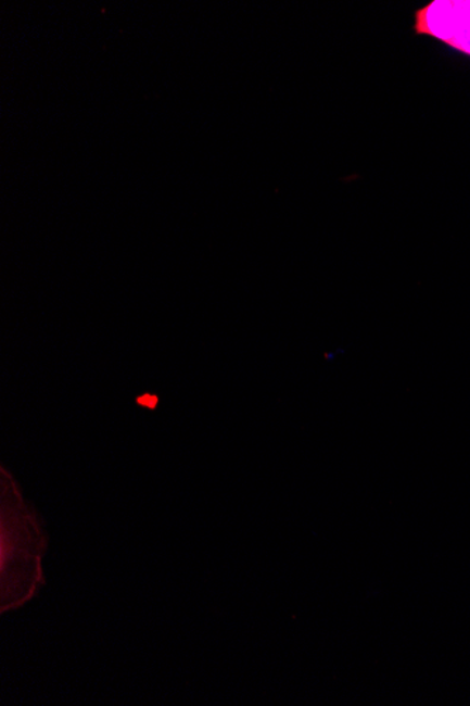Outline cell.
<instances>
[{"instance_id": "cell-1", "label": "cell", "mask_w": 470, "mask_h": 706, "mask_svg": "<svg viewBox=\"0 0 470 706\" xmlns=\"http://www.w3.org/2000/svg\"><path fill=\"white\" fill-rule=\"evenodd\" d=\"M415 33L450 46L455 40L454 0H434L415 14Z\"/></svg>"}, {"instance_id": "cell-2", "label": "cell", "mask_w": 470, "mask_h": 706, "mask_svg": "<svg viewBox=\"0 0 470 706\" xmlns=\"http://www.w3.org/2000/svg\"><path fill=\"white\" fill-rule=\"evenodd\" d=\"M454 14L455 40L453 42L470 39V0H454Z\"/></svg>"}, {"instance_id": "cell-3", "label": "cell", "mask_w": 470, "mask_h": 706, "mask_svg": "<svg viewBox=\"0 0 470 706\" xmlns=\"http://www.w3.org/2000/svg\"><path fill=\"white\" fill-rule=\"evenodd\" d=\"M449 47H453V49L459 51V53L470 56V39L455 41Z\"/></svg>"}]
</instances>
